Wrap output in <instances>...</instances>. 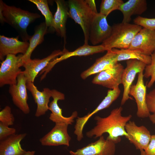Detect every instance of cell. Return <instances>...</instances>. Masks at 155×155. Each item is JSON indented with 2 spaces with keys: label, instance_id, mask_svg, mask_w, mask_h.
I'll use <instances>...</instances> for the list:
<instances>
[{
  "label": "cell",
  "instance_id": "obj_11",
  "mask_svg": "<svg viewBox=\"0 0 155 155\" xmlns=\"http://www.w3.org/2000/svg\"><path fill=\"white\" fill-rule=\"evenodd\" d=\"M143 74V71L138 73L136 83L131 86L129 92V95L133 97L137 104V116L143 118L149 117L150 115L146 103L147 86L144 84Z\"/></svg>",
  "mask_w": 155,
  "mask_h": 155
},
{
  "label": "cell",
  "instance_id": "obj_24",
  "mask_svg": "<svg viewBox=\"0 0 155 155\" xmlns=\"http://www.w3.org/2000/svg\"><path fill=\"white\" fill-rule=\"evenodd\" d=\"M147 9V4L146 0H129L124 3L118 10L123 15L122 22L129 23L132 16L140 15L145 12Z\"/></svg>",
  "mask_w": 155,
  "mask_h": 155
},
{
  "label": "cell",
  "instance_id": "obj_13",
  "mask_svg": "<svg viewBox=\"0 0 155 155\" xmlns=\"http://www.w3.org/2000/svg\"><path fill=\"white\" fill-rule=\"evenodd\" d=\"M127 139L137 150H145L148 146L151 135L147 128L144 125L138 126L133 121H129L125 126Z\"/></svg>",
  "mask_w": 155,
  "mask_h": 155
},
{
  "label": "cell",
  "instance_id": "obj_18",
  "mask_svg": "<svg viewBox=\"0 0 155 155\" xmlns=\"http://www.w3.org/2000/svg\"><path fill=\"white\" fill-rule=\"evenodd\" d=\"M26 87L31 93L37 108L35 116L39 117L44 115L49 110L48 104L50 98L52 95V90L48 88H45L42 91L38 90L33 82H26Z\"/></svg>",
  "mask_w": 155,
  "mask_h": 155
},
{
  "label": "cell",
  "instance_id": "obj_19",
  "mask_svg": "<svg viewBox=\"0 0 155 155\" xmlns=\"http://www.w3.org/2000/svg\"><path fill=\"white\" fill-rule=\"evenodd\" d=\"M52 90V97L53 100L49 105V110L51 112L49 117V119L55 123H65L69 125L72 124L74 121V119L78 116L77 112L76 111L73 112L70 117H64L62 114V109L58 104V101L64 100L65 95L56 90L53 89Z\"/></svg>",
  "mask_w": 155,
  "mask_h": 155
},
{
  "label": "cell",
  "instance_id": "obj_32",
  "mask_svg": "<svg viewBox=\"0 0 155 155\" xmlns=\"http://www.w3.org/2000/svg\"><path fill=\"white\" fill-rule=\"evenodd\" d=\"M16 129L9 127L0 122V140L2 141L8 137L15 134Z\"/></svg>",
  "mask_w": 155,
  "mask_h": 155
},
{
  "label": "cell",
  "instance_id": "obj_27",
  "mask_svg": "<svg viewBox=\"0 0 155 155\" xmlns=\"http://www.w3.org/2000/svg\"><path fill=\"white\" fill-rule=\"evenodd\" d=\"M28 1L34 4L44 16L45 22L48 28L54 30V18L49 9L48 1L46 0H29Z\"/></svg>",
  "mask_w": 155,
  "mask_h": 155
},
{
  "label": "cell",
  "instance_id": "obj_8",
  "mask_svg": "<svg viewBox=\"0 0 155 155\" xmlns=\"http://www.w3.org/2000/svg\"><path fill=\"white\" fill-rule=\"evenodd\" d=\"M121 90L119 87L112 90H108L106 96L100 103L91 113L82 117H78L75 125L74 134L77 136V139L80 141L83 138V130L88 120L94 115L98 111L109 107L119 96Z\"/></svg>",
  "mask_w": 155,
  "mask_h": 155
},
{
  "label": "cell",
  "instance_id": "obj_23",
  "mask_svg": "<svg viewBox=\"0 0 155 155\" xmlns=\"http://www.w3.org/2000/svg\"><path fill=\"white\" fill-rule=\"evenodd\" d=\"M26 133L14 134L1 141L0 155H23L26 152L20 142L26 137Z\"/></svg>",
  "mask_w": 155,
  "mask_h": 155
},
{
  "label": "cell",
  "instance_id": "obj_4",
  "mask_svg": "<svg viewBox=\"0 0 155 155\" xmlns=\"http://www.w3.org/2000/svg\"><path fill=\"white\" fill-rule=\"evenodd\" d=\"M67 3L69 7V17L80 26L84 33V44H88L90 26L95 14L85 0H69Z\"/></svg>",
  "mask_w": 155,
  "mask_h": 155
},
{
  "label": "cell",
  "instance_id": "obj_35",
  "mask_svg": "<svg viewBox=\"0 0 155 155\" xmlns=\"http://www.w3.org/2000/svg\"><path fill=\"white\" fill-rule=\"evenodd\" d=\"M85 2L95 14L97 13L96 8L95 1L94 0H85Z\"/></svg>",
  "mask_w": 155,
  "mask_h": 155
},
{
  "label": "cell",
  "instance_id": "obj_5",
  "mask_svg": "<svg viewBox=\"0 0 155 155\" xmlns=\"http://www.w3.org/2000/svg\"><path fill=\"white\" fill-rule=\"evenodd\" d=\"M23 55L9 54L1 63L0 67V87L6 85L16 84L18 76L23 72L20 67L24 63L22 60Z\"/></svg>",
  "mask_w": 155,
  "mask_h": 155
},
{
  "label": "cell",
  "instance_id": "obj_17",
  "mask_svg": "<svg viewBox=\"0 0 155 155\" xmlns=\"http://www.w3.org/2000/svg\"><path fill=\"white\" fill-rule=\"evenodd\" d=\"M19 36L16 37H8L0 35V60L4 59L5 56L9 54L16 55L18 53L23 55L26 52L29 46L28 41H20Z\"/></svg>",
  "mask_w": 155,
  "mask_h": 155
},
{
  "label": "cell",
  "instance_id": "obj_28",
  "mask_svg": "<svg viewBox=\"0 0 155 155\" xmlns=\"http://www.w3.org/2000/svg\"><path fill=\"white\" fill-rule=\"evenodd\" d=\"M124 3L122 0H102L100 6V13L107 17L112 11L119 10Z\"/></svg>",
  "mask_w": 155,
  "mask_h": 155
},
{
  "label": "cell",
  "instance_id": "obj_15",
  "mask_svg": "<svg viewBox=\"0 0 155 155\" xmlns=\"http://www.w3.org/2000/svg\"><path fill=\"white\" fill-rule=\"evenodd\" d=\"M128 49L138 50L150 56L155 51V30L142 28L135 36Z\"/></svg>",
  "mask_w": 155,
  "mask_h": 155
},
{
  "label": "cell",
  "instance_id": "obj_31",
  "mask_svg": "<svg viewBox=\"0 0 155 155\" xmlns=\"http://www.w3.org/2000/svg\"><path fill=\"white\" fill-rule=\"evenodd\" d=\"M135 24L151 30H155V18H149L139 16L133 20Z\"/></svg>",
  "mask_w": 155,
  "mask_h": 155
},
{
  "label": "cell",
  "instance_id": "obj_39",
  "mask_svg": "<svg viewBox=\"0 0 155 155\" xmlns=\"http://www.w3.org/2000/svg\"><path fill=\"white\" fill-rule=\"evenodd\" d=\"M140 155H147L145 151L144 150H140Z\"/></svg>",
  "mask_w": 155,
  "mask_h": 155
},
{
  "label": "cell",
  "instance_id": "obj_6",
  "mask_svg": "<svg viewBox=\"0 0 155 155\" xmlns=\"http://www.w3.org/2000/svg\"><path fill=\"white\" fill-rule=\"evenodd\" d=\"M126 64V67L123 70L121 77V84L123 87L121 101V105H124L129 99H133L129 95L130 88L132 85L136 75L144 71L146 65L143 62L136 59L127 60Z\"/></svg>",
  "mask_w": 155,
  "mask_h": 155
},
{
  "label": "cell",
  "instance_id": "obj_30",
  "mask_svg": "<svg viewBox=\"0 0 155 155\" xmlns=\"http://www.w3.org/2000/svg\"><path fill=\"white\" fill-rule=\"evenodd\" d=\"M14 118L11 113V107L6 106L0 111V122L9 126L13 125Z\"/></svg>",
  "mask_w": 155,
  "mask_h": 155
},
{
  "label": "cell",
  "instance_id": "obj_34",
  "mask_svg": "<svg viewBox=\"0 0 155 155\" xmlns=\"http://www.w3.org/2000/svg\"><path fill=\"white\" fill-rule=\"evenodd\" d=\"M144 151L147 155H155V134L151 135L150 142Z\"/></svg>",
  "mask_w": 155,
  "mask_h": 155
},
{
  "label": "cell",
  "instance_id": "obj_1",
  "mask_svg": "<svg viewBox=\"0 0 155 155\" xmlns=\"http://www.w3.org/2000/svg\"><path fill=\"white\" fill-rule=\"evenodd\" d=\"M123 108L120 106L113 109L110 114L105 117L96 116V125L86 133L89 138H96L102 135L105 133L108 134L106 139L111 140L116 144L120 142L121 136H124L127 139L128 136L125 126L132 117L131 115L123 116L122 115Z\"/></svg>",
  "mask_w": 155,
  "mask_h": 155
},
{
  "label": "cell",
  "instance_id": "obj_3",
  "mask_svg": "<svg viewBox=\"0 0 155 155\" xmlns=\"http://www.w3.org/2000/svg\"><path fill=\"white\" fill-rule=\"evenodd\" d=\"M142 27L129 23L115 24L112 26L109 37L101 44L106 51L113 49H128L134 37Z\"/></svg>",
  "mask_w": 155,
  "mask_h": 155
},
{
  "label": "cell",
  "instance_id": "obj_25",
  "mask_svg": "<svg viewBox=\"0 0 155 155\" xmlns=\"http://www.w3.org/2000/svg\"><path fill=\"white\" fill-rule=\"evenodd\" d=\"M48 31V27L45 22L41 23L36 27L34 33L31 36L29 40L28 49L26 53L22 57V60L24 63L31 59V56L32 52L38 45L44 41V36Z\"/></svg>",
  "mask_w": 155,
  "mask_h": 155
},
{
  "label": "cell",
  "instance_id": "obj_33",
  "mask_svg": "<svg viewBox=\"0 0 155 155\" xmlns=\"http://www.w3.org/2000/svg\"><path fill=\"white\" fill-rule=\"evenodd\" d=\"M146 103L150 112L155 113V88L147 94Z\"/></svg>",
  "mask_w": 155,
  "mask_h": 155
},
{
  "label": "cell",
  "instance_id": "obj_2",
  "mask_svg": "<svg viewBox=\"0 0 155 155\" xmlns=\"http://www.w3.org/2000/svg\"><path fill=\"white\" fill-rule=\"evenodd\" d=\"M2 13L5 22L16 30L22 41L29 40L31 36L27 33V27L30 24L40 18V15L7 5L4 2Z\"/></svg>",
  "mask_w": 155,
  "mask_h": 155
},
{
  "label": "cell",
  "instance_id": "obj_21",
  "mask_svg": "<svg viewBox=\"0 0 155 155\" xmlns=\"http://www.w3.org/2000/svg\"><path fill=\"white\" fill-rule=\"evenodd\" d=\"M107 51L104 55L96 59L91 66L81 73V77L83 79L85 80L90 75L111 68L118 63L117 54L111 50Z\"/></svg>",
  "mask_w": 155,
  "mask_h": 155
},
{
  "label": "cell",
  "instance_id": "obj_16",
  "mask_svg": "<svg viewBox=\"0 0 155 155\" xmlns=\"http://www.w3.org/2000/svg\"><path fill=\"white\" fill-rule=\"evenodd\" d=\"M68 125L65 123H55L54 127L40 139L41 144L45 146L64 145L69 146L71 137L67 132Z\"/></svg>",
  "mask_w": 155,
  "mask_h": 155
},
{
  "label": "cell",
  "instance_id": "obj_22",
  "mask_svg": "<svg viewBox=\"0 0 155 155\" xmlns=\"http://www.w3.org/2000/svg\"><path fill=\"white\" fill-rule=\"evenodd\" d=\"M57 10L54 16V30L63 38L64 47L66 43V23L69 17V7L67 3L63 0L55 1Z\"/></svg>",
  "mask_w": 155,
  "mask_h": 155
},
{
  "label": "cell",
  "instance_id": "obj_7",
  "mask_svg": "<svg viewBox=\"0 0 155 155\" xmlns=\"http://www.w3.org/2000/svg\"><path fill=\"white\" fill-rule=\"evenodd\" d=\"M106 17L99 13L92 18L90 29L89 40L93 46L102 43L110 36L112 26L108 24Z\"/></svg>",
  "mask_w": 155,
  "mask_h": 155
},
{
  "label": "cell",
  "instance_id": "obj_14",
  "mask_svg": "<svg viewBox=\"0 0 155 155\" xmlns=\"http://www.w3.org/2000/svg\"><path fill=\"white\" fill-rule=\"evenodd\" d=\"M124 68L120 63H117L113 67L98 73L93 79V83L113 89L121 84V77Z\"/></svg>",
  "mask_w": 155,
  "mask_h": 155
},
{
  "label": "cell",
  "instance_id": "obj_26",
  "mask_svg": "<svg viewBox=\"0 0 155 155\" xmlns=\"http://www.w3.org/2000/svg\"><path fill=\"white\" fill-rule=\"evenodd\" d=\"M117 55L118 62L132 59H136L144 63L146 65L150 64L151 57L143 54L141 51L136 50L128 49H118L113 48L111 49Z\"/></svg>",
  "mask_w": 155,
  "mask_h": 155
},
{
  "label": "cell",
  "instance_id": "obj_29",
  "mask_svg": "<svg viewBox=\"0 0 155 155\" xmlns=\"http://www.w3.org/2000/svg\"><path fill=\"white\" fill-rule=\"evenodd\" d=\"M150 56L151 57V63L150 64L146 65L143 74L144 77L146 78L151 77L150 80L146 85L148 88L151 87L155 82V51Z\"/></svg>",
  "mask_w": 155,
  "mask_h": 155
},
{
  "label": "cell",
  "instance_id": "obj_10",
  "mask_svg": "<svg viewBox=\"0 0 155 155\" xmlns=\"http://www.w3.org/2000/svg\"><path fill=\"white\" fill-rule=\"evenodd\" d=\"M116 143L104 136L86 146L79 149L75 152L70 151L71 155H114L116 151Z\"/></svg>",
  "mask_w": 155,
  "mask_h": 155
},
{
  "label": "cell",
  "instance_id": "obj_36",
  "mask_svg": "<svg viewBox=\"0 0 155 155\" xmlns=\"http://www.w3.org/2000/svg\"><path fill=\"white\" fill-rule=\"evenodd\" d=\"M4 2L2 0H0V22L2 24H4L5 22V18L3 14Z\"/></svg>",
  "mask_w": 155,
  "mask_h": 155
},
{
  "label": "cell",
  "instance_id": "obj_9",
  "mask_svg": "<svg viewBox=\"0 0 155 155\" xmlns=\"http://www.w3.org/2000/svg\"><path fill=\"white\" fill-rule=\"evenodd\" d=\"M65 47L62 51L55 50L49 55L42 59H30L24 63L22 67L25 69L23 73L27 82H33L38 74L43 70L49 63L58 56H61L67 51Z\"/></svg>",
  "mask_w": 155,
  "mask_h": 155
},
{
  "label": "cell",
  "instance_id": "obj_38",
  "mask_svg": "<svg viewBox=\"0 0 155 155\" xmlns=\"http://www.w3.org/2000/svg\"><path fill=\"white\" fill-rule=\"evenodd\" d=\"M35 153L34 151H28L23 155H34Z\"/></svg>",
  "mask_w": 155,
  "mask_h": 155
},
{
  "label": "cell",
  "instance_id": "obj_12",
  "mask_svg": "<svg viewBox=\"0 0 155 155\" xmlns=\"http://www.w3.org/2000/svg\"><path fill=\"white\" fill-rule=\"evenodd\" d=\"M27 81L23 72L18 76L16 84L10 85L9 92L14 104L24 113H29L30 109L27 102L28 95Z\"/></svg>",
  "mask_w": 155,
  "mask_h": 155
},
{
  "label": "cell",
  "instance_id": "obj_20",
  "mask_svg": "<svg viewBox=\"0 0 155 155\" xmlns=\"http://www.w3.org/2000/svg\"><path fill=\"white\" fill-rule=\"evenodd\" d=\"M105 51H106V49L101 44L96 46L84 44L73 51H68L59 57L53 59L47 65L45 70L47 72L49 73L56 64L72 57L87 56L103 52Z\"/></svg>",
  "mask_w": 155,
  "mask_h": 155
},
{
  "label": "cell",
  "instance_id": "obj_37",
  "mask_svg": "<svg viewBox=\"0 0 155 155\" xmlns=\"http://www.w3.org/2000/svg\"><path fill=\"white\" fill-rule=\"evenodd\" d=\"M149 117L152 123L155 124V113L150 114Z\"/></svg>",
  "mask_w": 155,
  "mask_h": 155
}]
</instances>
